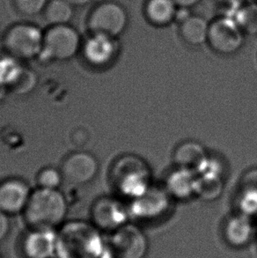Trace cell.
<instances>
[{
  "label": "cell",
  "instance_id": "cell-1",
  "mask_svg": "<svg viewBox=\"0 0 257 258\" xmlns=\"http://www.w3.org/2000/svg\"><path fill=\"white\" fill-rule=\"evenodd\" d=\"M108 244L101 231L86 221H71L57 230V258H102Z\"/></svg>",
  "mask_w": 257,
  "mask_h": 258
},
{
  "label": "cell",
  "instance_id": "cell-2",
  "mask_svg": "<svg viewBox=\"0 0 257 258\" xmlns=\"http://www.w3.org/2000/svg\"><path fill=\"white\" fill-rule=\"evenodd\" d=\"M22 214L28 229L58 230L66 223L67 201L58 189L38 188L32 191Z\"/></svg>",
  "mask_w": 257,
  "mask_h": 258
},
{
  "label": "cell",
  "instance_id": "cell-3",
  "mask_svg": "<svg viewBox=\"0 0 257 258\" xmlns=\"http://www.w3.org/2000/svg\"><path fill=\"white\" fill-rule=\"evenodd\" d=\"M111 179L117 191L131 200L139 198L153 185L149 165L133 154H127L115 161Z\"/></svg>",
  "mask_w": 257,
  "mask_h": 258
},
{
  "label": "cell",
  "instance_id": "cell-4",
  "mask_svg": "<svg viewBox=\"0 0 257 258\" xmlns=\"http://www.w3.org/2000/svg\"><path fill=\"white\" fill-rule=\"evenodd\" d=\"M44 31L27 22L13 25L4 35V48L7 54L18 59L29 60L41 55Z\"/></svg>",
  "mask_w": 257,
  "mask_h": 258
},
{
  "label": "cell",
  "instance_id": "cell-5",
  "mask_svg": "<svg viewBox=\"0 0 257 258\" xmlns=\"http://www.w3.org/2000/svg\"><path fill=\"white\" fill-rule=\"evenodd\" d=\"M82 48L81 36L72 26H50L44 31L40 57L50 61H66L76 56Z\"/></svg>",
  "mask_w": 257,
  "mask_h": 258
},
{
  "label": "cell",
  "instance_id": "cell-6",
  "mask_svg": "<svg viewBox=\"0 0 257 258\" xmlns=\"http://www.w3.org/2000/svg\"><path fill=\"white\" fill-rule=\"evenodd\" d=\"M128 16L125 8L115 1H103L91 11L87 27L91 34H101L118 38L128 27Z\"/></svg>",
  "mask_w": 257,
  "mask_h": 258
},
{
  "label": "cell",
  "instance_id": "cell-7",
  "mask_svg": "<svg viewBox=\"0 0 257 258\" xmlns=\"http://www.w3.org/2000/svg\"><path fill=\"white\" fill-rule=\"evenodd\" d=\"M244 41L245 33L234 18L219 16L210 22L207 43L214 52L233 55L242 48Z\"/></svg>",
  "mask_w": 257,
  "mask_h": 258
},
{
  "label": "cell",
  "instance_id": "cell-8",
  "mask_svg": "<svg viewBox=\"0 0 257 258\" xmlns=\"http://www.w3.org/2000/svg\"><path fill=\"white\" fill-rule=\"evenodd\" d=\"M172 200L164 186L152 185L144 194L132 200L128 206L130 218L139 220L160 219L170 209Z\"/></svg>",
  "mask_w": 257,
  "mask_h": 258
},
{
  "label": "cell",
  "instance_id": "cell-9",
  "mask_svg": "<svg viewBox=\"0 0 257 258\" xmlns=\"http://www.w3.org/2000/svg\"><path fill=\"white\" fill-rule=\"evenodd\" d=\"M108 247L114 258H143L147 240L139 227L126 223L112 233Z\"/></svg>",
  "mask_w": 257,
  "mask_h": 258
},
{
  "label": "cell",
  "instance_id": "cell-10",
  "mask_svg": "<svg viewBox=\"0 0 257 258\" xmlns=\"http://www.w3.org/2000/svg\"><path fill=\"white\" fill-rule=\"evenodd\" d=\"M128 218V206L114 198L98 199L91 210V223L101 232L113 233L125 225Z\"/></svg>",
  "mask_w": 257,
  "mask_h": 258
},
{
  "label": "cell",
  "instance_id": "cell-11",
  "mask_svg": "<svg viewBox=\"0 0 257 258\" xmlns=\"http://www.w3.org/2000/svg\"><path fill=\"white\" fill-rule=\"evenodd\" d=\"M118 38L101 34H91L81 48L85 59L94 67H108L118 55Z\"/></svg>",
  "mask_w": 257,
  "mask_h": 258
},
{
  "label": "cell",
  "instance_id": "cell-12",
  "mask_svg": "<svg viewBox=\"0 0 257 258\" xmlns=\"http://www.w3.org/2000/svg\"><path fill=\"white\" fill-rule=\"evenodd\" d=\"M24 258H57V230L28 229L21 242Z\"/></svg>",
  "mask_w": 257,
  "mask_h": 258
},
{
  "label": "cell",
  "instance_id": "cell-13",
  "mask_svg": "<svg viewBox=\"0 0 257 258\" xmlns=\"http://www.w3.org/2000/svg\"><path fill=\"white\" fill-rule=\"evenodd\" d=\"M99 164L90 154L80 152L66 158L61 168L63 180L74 185L86 184L98 173Z\"/></svg>",
  "mask_w": 257,
  "mask_h": 258
},
{
  "label": "cell",
  "instance_id": "cell-14",
  "mask_svg": "<svg viewBox=\"0 0 257 258\" xmlns=\"http://www.w3.org/2000/svg\"><path fill=\"white\" fill-rule=\"evenodd\" d=\"M31 189L28 183L17 178H11L0 183V211L7 215L23 213Z\"/></svg>",
  "mask_w": 257,
  "mask_h": 258
},
{
  "label": "cell",
  "instance_id": "cell-15",
  "mask_svg": "<svg viewBox=\"0 0 257 258\" xmlns=\"http://www.w3.org/2000/svg\"><path fill=\"white\" fill-rule=\"evenodd\" d=\"M197 180L196 172L175 167L167 174L164 187L172 199L186 201L196 196Z\"/></svg>",
  "mask_w": 257,
  "mask_h": 258
},
{
  "label": "cell",
  "instance_id": "cell-16",
  "mask_svg": "<svg viewBox=\"0 0 257 258\" xmlns=\"http://www.w3.org/2000/svg\"><path fill=\"white\" fill-rule=\"evenodd\" d=\"M209 154L205 147L197 141L188 140L179 144L174 149L173 161L175 167L198 173L205 165Z\"/></svg>",
  "mask_w": 257,
  "mask_h": 258
},
{
  "label": "cell",
  "instance_id": "cell-17",
  "mask_svg": "<svg viewBox=\"0 0 257 258\" xmlns=\"http://www.w3.org/2000/svg\"><path fill=\"white\" fill-rule=\"evenodd\" d=\"M210 21L198 14H188L180 21L179 33L188 45L198 47L207 43Z\"/></svg>",
  "mask_w": 257,
  "mask_h": 258
},
{
  "label": "cell",
  "instance_id": "cell-18",
  "mask_svg": "<svg viewBox=\"0 0 257 258\" xmlns=\"http://www.w3.org/2000/svg\"><path fill=\"white\" fill-rule=\"evenodd\" d=\"M178 8L174 0H146L144 14L150 24L167 27L176 20Z\"/></svg>",
  "mask_w": 257,
  "mask_h": 258
},
{
  "label": "cell",
  "instance_id": "cell-19",
  "mask_svg": "<svg viewBox=\"0 0 257 258\" xmlns=\"http://www.w3.org/2000/svg\"><path fill=\"white\" fill-rule=\"evenodd\" d=\"M224 234L228 243L234 247L247 244L253 234L250 217L240 213L230 217L225 224Z\"/></svg>",
  "mask_w": 257,
  "mask_h": 258
},
{
  "label": "cell",
  "instance_id": "cell-20",
  "mask_svg": "<svg viewBox=\"0 0 257 258\" xmlns=\"http://www.w3.org/2000/svg\"><path fill=\"white\" fill-rule=\"evenodd\" d=\"M196 196L204 201H215L224 191L223 174L212 172L198 173Z\"/></svg>",
  "mask_w": 257,
  "mask_h": 258
},
{
  "label": "cell",
  "instance_id": "cell-21",
  "mask_svg": "<svg viewBox=\"0 0 257 258\" xmlns=\"http://www.w3.org/2000/svg\"><path fill=\"white\" fill-rule=\"evenodd\" d=\"M74 8L66 0H49L42 14L49 27L68 25L74 15Z\"/></svg>",
  "mask_w": 257,
  "mask_h": 258
},
{
  "label": "cell",
  "instance_id": "cell-22",
  "mask_svg": "<svg viewBox=\"0 0 257 258\" xmlns=\"http://www.w3.org/2000/svg\"><path fill=\"white\" fill-rule=\"evenodd\" d=\"M24 70L21 60L8 54L0 57V84L11 88L17 82Z\"/></svg>",
  "mask_w": 257,
  "mask_h": 258
},
{
  "label": "cell",
  "instance_id": "cell-23",
  "mask_svg": "<svg viewBox=\"0 0 257 258\" xmlns=\"http://www.w3.org/2000/svg\"><path fill=\"white\" fill-rule=\"evenodd\" d=\"M234 19L245 35H257V3L255 1L239 7Z\"/></svg>",
  "mask_w": 257,
  "mask_h": 258
},
{
  "label": "cell",
  "instance_id": "cell-24",
  "mask_svg": "<svg viewBox=\"0 0 257 258\" xmlns=\"http://www.w3.org/2000/svg\"><path fill=\"white\" fill-rule=\"evenodd\" d=\"M63 181V175L61 171L49 167L42 168L36 176V183L38 185V188L58 189V187Z\"/></svg>",
  "mask_w": 257,
  "mask_h": 258
},
{
  "label": "cell",
  "instance_id": "cell-25",
  "mask_svg": "<svg viewBox=\"0 0 257 258\" xmlns=\"http://www.w3.org/2000/svg\"><path fill=\"white\" fill-rule=\"evenodd\" d=\"M239 213L251 217L257 214V194L254 192L239 189L237 197Z\"/></svg>",
  "mask_w": 257,
  "mask_h": 258
},
{
  "label": "cell",
  "instance_id": "cell-26",
  "mask_svg": "<svg viewBox=\"0 0 257 258\" xmlns=\"http://www.w3.org/2000/svg\"><path fill=\"white\" fill-rule=\"evenodd\" d=\"M49 0H14L16 10L28 17L42 14Z\"/></svg>",
  "mask_w": 257,
  "mask_h": 258
},
{
  "label": "cell",
  "instance_id": "cell-27",
  "mask_svg": "<svg viewBox=\"0 0 257 258\" xmlns=\"http://www.w3.org/2000/svg\"><path fill=\"white\" fill-rule=\"evenodd\" d=\"M35 82L36 78L35 74L25 68L21 77L19 78L17 82L11 87V89L17 94H26L34 88Z\"/></svg>",
  "mask_w": 257,
  "mask_h": 258
},
{
  "label": "cell",
  "instance_id": "cell-28",
  "mask_svg": "<svg viewBox=\"0 0 257 258\" xmlns=\"http://www.w3.org/2000/svg\"><path fill=\"white\" fill-rule=\"evenodd\" d=\"M239 189L257 194V168H251L244 173L240 179Z\"/></svg>",
  "mask_w": 257,
  "mask_h": 258
},
{
  "label": "cell",
  "instance_id": "cell-29",
  "mask_svg": "<svg viewBox=\"0 0 257 258\" xmlns=\"http://www.w3.org/2000/svg\"><path fill=\"white\" fill-rule=\"evenodd\" d=\"M10 230V223L8 220V215L0 211V241L7 237Z\"/></svg>",
  "mask_w": 257,
  "mask_h": 258
},
{
  "label": "cell",
  "instance_id": "cell-30",
  "mask_svg": "<svg viewBox=\"0 0 257 258\" xmlns=\"http://www.w3.org/2000/svg\"><path fill=\"white\" fill-rule=\"evenodd\" d=\"M174 1L176 4L178 8L186 9V10L196 7L197 5L201 2V0H174Z\"/></svg>",
  "mask_w": 257,
  "mask_h": 258
},
{
  "label": "cell",
  "instance_id": "cell-31",
  "mask_svg": "<svg viewBox=\"0 0 257 258\" xmlns=\"http://www.w3.org/2000/svg\"><path fill=\"white\" fill-rule=\"evenodd\" d=\"M74 7H86L87 5H90L95 0H66Z\"/></svg>",
  "mask_w": 257,
  "mask_h": 258
},
{
  "label": "cell",
  "instance_id": "cell-32",
  "mask_svg": "<svg viewBox=\"0 0 257 258\" xmlns=\"http://www.w3.org/2000/svg\"><path fill=\"white\" fill-rule=\"evenodd\" d=\"M213 1L225 7H233L239 2V0H213Z\"/></svg>",
  "mask_w": 257,
  "mask_h": 258
},
{
  "label": "cell",
  "instance_id": "cell-33",
  "mask_svg": "<svg viewBox=\"0 0 257 258\" xmlns=\"http://www.w3.org/2000/svg\"><path fill=\"white\" fill-rule=\"evenodd\" d=\"M7 87H4L2 85L0 84V101L3 100L4 96H5V91H6Z\"/></svg>",
  "mask_w": 257,
  "mask_h": 258
},
{
  "label": "cell",
  "instance_id": "cell-34",
  "mask_svg": "<svg viewBox=\"0 0 257 258\" xmlns=\"http://www.w3.org/2000/svg\"><path fill=\"white\" fill-rule=\"evenodd\" d=\"M102 258H114V256H113V255L111 254V252L109 250V248H108V252L106 253V255Z\"/></svg>",
  "mask_w": 257,
  "mask_h": 258
},
{
  "label": "cell",
  "instance_id": "cell-35",
  "mask_svg": "<svg viewBox=\"0 0 257 258\" xmlns=\"http://www.w3.org/2000/svg\"><path fill=\"white\" fill-rule=\"evenodd\" d=\"M255 2H256V3H257V0H255Z\"/></svg>",
  "mask_w": 257,
  "mask_h": 258
}]
</instances>
